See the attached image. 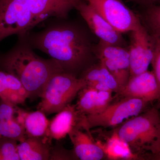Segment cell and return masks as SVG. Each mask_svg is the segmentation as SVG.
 I'll list each match as a JSON object with an SVG mask.
<instances>
[{"label":"cell","instance_id":"6da1fadb","mask_svg":"<svg viewBox=\"0 0 160 160\" xmlns=\"http://www.w3.org/2000/svg\"><path fill=\"white\" fill-rule=\"evenodd\" d=\"M45 22L42 30L26 34L29 44L55 61L63 72L79 78L97 59L92 32L85 22L69 17Z\"/></svg>","mask_w":160,"mask_h":160},{"label":"cell","instance_id":"7a4b0ae2","mask_svg":"<svg viewBox=\"0 0 160 160\" xmlns=\"http://www.w3.org/2000/svg\"><path fill=\"white\" fill-rule=\"evenodd\" d=\"M26 34L18 36L16 43L8 51L0 52V71L17 78L32 100L40 98L49 79L63 71L54 60L36 54Z\"/></svg>","mask_w":160,"mask_h":160},{"label":"cell","instance_id":"3957f363","mask_svg":"<svg viewBox=\"0 0 160 160\" xmlns=\"http://www.w3.org/2000/svg\"><path fill=\"white\" fill-rule=\"evenodd\" d=\"M119 138L138 155L154 153L160 149V113L152 108L132 118L116 132Z\"/></svg>","mask_w":160,"mask_h":160},{"label":"cell","instance_id":"277c9868","mask_svg":"<svg viewBox=\"0 0 160 160\" xmlns=\"http://www.w3.org/2000/svg\"><path fill=\"white\" fill-rule=\"evenodd\" d=\"M87 86L81 78L64 72L54 75L43 89L38 109L46 115L58 113L77 96L79 92Z\"/></svg>","mask_w":160,"mask_h":160},{"label":"cell","instance_id":"5b68a950","mask_svg":"<svg viewBox=\"0 0 160 160\" xmlns=\"http://www.w3.org/2000/svg\"><path fill=\"white\" fill-rule=\"evenodd\" d=\"M148 104L140 99L124 98L117 102L110 104L100 113L82 116L78 127L88 131L94 127H114L125 120L140 114Z\"/></svg>","mask_w":160,"mask_h":160},{"label":"cell","instance_id":"8992f818","mask_svg":"<svg viewBox=\"0 0 160 160\" xmlns=\"http://www.w3.org/2000/svg\"><path fill=\"white\" fill-rule=\"evenodd\" d=\"M32 25L27 0H0V43L13 35L26 34Z\"/></svg>","mask_w":160,"mask_h":160},{"label":"cell","instance_id":"52a82bcc","mask_svg":"<svg viewBox=\"0 0 160 160\" xmlns=\"http://www.w3.org/2000/svg\"><path fill=\"white\" fill-rule=\"evenodd\" d=\"M130 32L128 50L131 77L148 70L154 51V38L142 22Z\"/></svg>","mask_w":160,"mask_h":160},{"label":"cell","instance_id":"ba28073f","mask_svg":"<svg viewBox=\"0 0 160 160\" xmlns=\"http://www.w3.org/2000/svg\"><path fill=\"white\" fill-rule=\"evenodd\" d=\"M93 51L97 59L104 63L114 77L120 89L126 86L130 77L128 48L113 46L99 40L95 45Z\"/></svg>","mask_w":160,"mask_h":160},{"label":"cell","instance_id":"9c48e42d","mask_svg":"<svg viewBox=\"0 0 160 160\" xmlns=\"http://www.w3.org/2000/svg\"><path fill=\"white\" fill-rule=\"evenodd\" d=\"M87 2L118 31L129 32L141 23L122 0H87Z\"/></svg>","mask_w":160,"mask_h":160},{"label":"cell","instance_id":"30bf717a","mask_svg":"<svg viewBox=\"0 0 160 160\" xmlns=\"http://www.w3.org/2000/svg\"><path fill=\"white\" fill-rule=\"evenodd\" d=\"M76 10L89 29L100 41L113 46L127 47L122 33L118 31L87 2L80 4Z\"/></svg>","mask_w":160,"mask_h":160},{"label":"cell","instance_id":"8fae6325","mask_svg":"<svg viewBox=\"0 0 160 160\" xmlns=\"http://www.w3.org/2000/svg\"><path fill=\"white\" fill-rule=\"evenodd\" d=\"M86 0H27L33 19V28L51 18H67Z\"/></svg>","mask_w":160,"mask_h":160},{"label":"cell","instance_id":"7c38bea8","mask_svg":"<svg viewBox=\"0 0 160 160\" xmlns=\"http://www.w3.org/2000/svg\"><path fill=\"white\" fill-rule=\"evenodd\" d=\"M117 94L123 98L140 99L148 103L158 101L160 98L158 86L154 74L148 70L130 77L128 83L120 89Z\"/></svg>","mask_w":160,"mask_h":160},{"label":"cell","instance_id":"4fadbf2b","mask_svg":"<svg viewBox=\"0 0 160 160\" xmlns=\"http://www.w3.org/2000/svg\"><path fill=\"white\" fill-rule=\"evenodd\" d=\"M68 136L73 145V152L77 158L81 160H100L105 157V152L95 142L90 131L76 127Z\"/></svg>","mask_w":160,"mask_h":160},{"label":"cell","instance_id":"5bb4252c","mask_svg":"<svg viewBox=\"0 0 160 160\" xmlns=\"http://www.w3.org/2000/svg\"><path fill=\"white\" fill-rule=\"evenodd\" d=\"M81 116L75 105H67L49 122L48 138L59 141L66 138L78 126Z\"/></svg>","mask_w":160,"mask_h":160},{"label":"cell","instance_id":"9a60e30c","mask_svg":"<svg viewBox=\"0 0 160 160\" xmlns=\"http://www.w3.org/2000/svg\"><path fill=\"white\" fill-rule=\"evenodd\" d=\"M0 135L16 140L18 142L27 138L19 116L18 106L0 100Z\"/></svg>","mask_w":160,"mask_h":160},{"label":"cell","instance_id":"2e32d148","mask_svg":"<svg viewBox=\"0 0 160 160\" xmlns=\"http://www.w3.org/2000/svg\"><path fill=\"white\" fill-rule=\"evenodd\" d=\"M29 94L23 84L14 75L0 71V100L13 106L23 104Z\"/></svg>","mask_w":160,"mask_h":160},{"label":"cell","instance_id":"e0dca14e","mask_svg":"<svg viewBox=\"0 0 160 160\" xmlns=\"http://www.w3.org/2000/svg\"><path fill=\"white\" fill-rule=\"evenodd\" d=\"M47 138L27 137L18 144L20 160H50L52 148Z\"/></svg>","mask_w":160,"mask_h":160},{"label":"cell","instance_id":"ac0fdd59","mask_svg":"<svg viewBox=\"0 0 160 160\" xmlns=\"http://www.w3.org/2000/svg\"><path fill=\"white\" fill-rule=\"evenodd\" d=\"M21 117L27 137L48 138L50 121L43 112L38 109L29 112L21 109Z\"/></svg>","mask_w":160,"mask_h":160},{"label":"cell","instance_id":"d6986e66","mask_svg":"<svg viewBox=\"0 0 160 160\" xmlns=\"http://www.w3.org/2000/svg\"><path fill=\"white\" fill-rule=\"evenodd\" d=\"M79 78L86 81V84L96 82L108 86L113 92L118 93L119 86L109 69L102 62L99 61L83 72Z\"/></svg>","mask_w":160,"mask_h":160},{"label":"cell","instance_id":"ffe728a7","mask_svg":"<svg viewBox=\"0 0 160 160\" xmlns=\"http://www.w3.org/2000/svg\"><path fill=\"white\" fill-rule=\"evenodd\" d=\"M98 91L93 87L86 86L79 92L75 106L81 115L94 114Z\"/></svg>","mask_w":160,"mask_h":160},{"label":"cell","instance_id":"44dd1931","mask_svg":"<svg viewBox=\"0 0 160 160\" xmlns=\"http://www.w3.org/2000/svg\"><path fill=\"white\" fill-rule=\"evenodd\" d=\"M142 18L146 28L152 35L160 37V5L145 7Z\"/></svg>","mask_w":160,"mask_h":160},{"label":"cell","instance_id":"7402d4cb","mask_svg":"<svg viewBox=\"0 0 160 160\" xmlns=\"http://www.w3.org/2000/svg\"><path fill=\"white\" fill-rule=\"evenodd\" d=\"M18 142L16 140L0 135V160H20Z\"/></svg>","mask_w":160,"mask_h":160},{"label":"cell","instance_id":"603a6c76","mask_svg":"<svg viewBox=\"0 0 160 160\" xmlns=\"http://www.w3.org/2000/svg\"><path fill=\"white\" fill-rule=\"evenodd\" d=\"M154 38V49L151 64L152 67V72L157 82L160 98L158 104L160 107V37L153 36Z\"/></svg>","mask_w":160,"mask_h":160},{"label":"cell","instance_id":"cb8c5ba5","mask_svg":"<svg viewBox=\"0 0 160 160\" xmlns=\"http://www.w3.org/2000/svg\"><path fill=\"white\" fill-rule=\"evenodd\" d=\"M112 92L98 91L94 114L102 112L111 104L113 97Z\"/></svg>","mask_w":160,"mask_h":160},{"label":"cell","instance_id":"d4e9b609","mask_svg":"<svg viewBox=\"0 0 160 160\" xmlns=\"http://www.w3.org/2000/svg\"><path fill=\"white\" fill-rule=\"evenodd\" d=\"M73 158L64 148L60 147L52 148L50 160H71Z\"/></svg>","mask_w":160,"mask_h":160},{"label":"cell","instance_id":"484cf974","mask_svg":"<svg viewBox=\"0 0 160 160\" xmlns=\"http://www.w3.org/2000/svg\"><path fill=\"white\" fill-rule=\"evenodd\" d=\"M126 1L145 7L151 6V5L160 4V0H126Z\"/></svg>","mask_w":160,"mask_h":160},{"label":"cell","instance_id":"4316f807","mask_svg":"<svg viewBox=\"0 0 160 160\" xmlns=\"http://www.w3.org/2000/svg\"><path fill=\"white\" fill-rule=\"evenodd\" d=\"M142 158L146 160H160V149L154 153H146L142 155Z\"/></svg>","mask_w":160,"mask_h":160}]
</instances>
